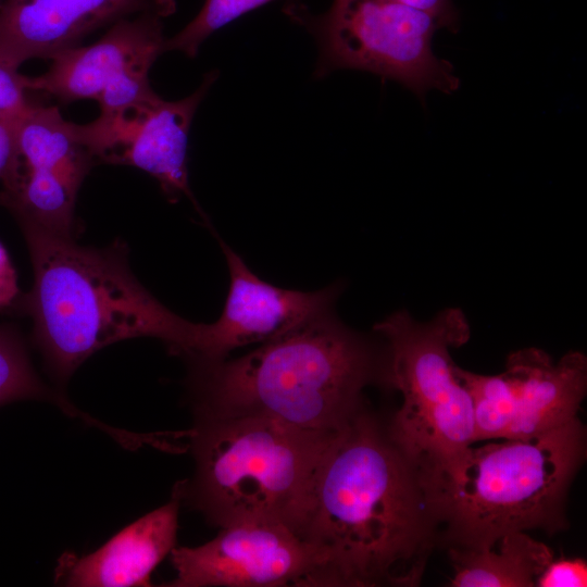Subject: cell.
Segmentation results:
<instances>
[{"mask_svg":"<svg viewBox=\"0 0 587 587\" xmlns=\"http://www.w3.org/2000/svg\"><path fill=\"white\" fill-rule=\"evenodd\" d=\"M384 339L380 379L400 391L402 404L387 427L419 470L446 463L475 444L471 395L457 373L450 348L470 338L460 309L427 323L397 311L374 326Z\"/></svg>","mask_w":587,"mask_h":587,"instance_id":"6","label":"cell"},{"mask_svg":"<svg viewBox=\"0 0 587 587\" xmlns=\"http://www.w3.org/2000/svg\"><path fill=\"white\" fill-rule=\"evenodd\" d=\"M21 116L11 117L0 115V178L13 159L16 146L17 123Z\"/></svg>","mask_w":587,"mask_h":587,"instance_id":"23","label":"cell"},{"mask_svg":"<svg viewBox=\"0 0 587 587\" xmlns=\"http://www.w3.org/2000/svg\"><path fill=\"white\" fill-rule=\"evenodd\" d=\"M170 554L176 575L165 586H325L322 552L279 522L233 523L210 541Z\"/></svg>","mask_w":587,"mask_h":587,"instance_id":"11","label":"cell"},{"mask_svg":"<svg viewBox=\"0 0 587 587\" xmlns=\"http://www.w3.org/2000/svg\"><path fill=\"white\" fill-rule=\"evenodd\" d=\"M382 358L329 309L239 358L190 361L196 416L253 415L333 433L363 407Z\"/></svg>","mask_w":587,"mask_h":587,"instance_id":"3","label":"cell"},{"mask_svg":"<svg viewBox=\"0 0 587 587\" xmlns=\"http://www.w3.org/2000/svg\"><path fill=\"white\" fill-rule=\"evenodd\" d=\"M585 454L577 417L529 438L471 445L419 474L449 547L485 548L512 532L564 529L566 494Z\"/></svg>","mask_w":587,"mask_h":587,"instance_id":"4","label":"cell"},{"mask_svg":"<svg viewBox=\"0 0 587 587\" xmlns=\"http://www.w3.org/2000/svg\"><path fill=\"white\" fill-rule=\"evenodd\" d=\"M34 285L21 305L50 375L64 385L95 352L114 342L151 337L171 353H193L200 323L162 304L133 274L121 242L80 246L74 238L22 226Z\"/></svg>","mask_w":587,"mask_h":587,"instance_id":"2","label":"cell"},{"mask_svg":"<svg viewBox=\"0 0 587 587\" xmlns=\"http://www.w3.org/2000/svg\"><path fill=\"white\" fill-rule=\"evenodd\" d=\"M229 289L220 317L200 323L195 351L188 360H221L240 348L270 341L333 309L340 294L334 284L316 291L285 289L262 280L223 240Z\"/></svg>","mask_w":587,"mask_h":587,"instance_id":"13","label":"cell"},{"mask_svg":"<svg viewBox=\"0 0 587 587\" xmlns=\"http://www.w3.org/2000/svg\"><path fill=\"white\" fill-rule=\"evenodd\" d=\"M182 491L121 529L96 551L66 552L55 567V583L74 587L151 586L150 576L175 547Z\"/></svg>","mask_w":587,"mask_h":587,"instance_id":"15","label":"cell"},{"mask_svg":"<svg viewBox=\"0 0 587 587\" xmlns=\"http://www.w3.org/2000/svg\"><path fill=\"white\" fill-rule=\"evenodd\" d=\"M95 163L74 123L55 107L32 103L18 118L14 155L0 178V207L20 227L74 238L77 193Z\"/></svg>","mask_w":587,"mask_h":587,"instance_id":"9","label":"cell"},{"mask_svg":"<svg viewBox=\"0 0 587 587\" xmlns=\"http://www.w3.org/2000/svg\"><path fill=\"white\" fill-rule=\"evenodd\" d=\"M18 400L48 401L68 415L84 416L63 395L41 380L20 333L0 324V407Z\"/></svg>","mask_w":587,"mask_h":587,"instance_id":"17","label":"cell"},{"mask_svg":"<svg viewBox=\"0 0 587 587\" xmlns=\"http://www.w3.org/2000/svg\"><path fill=\"white\" fill-rule=\"evenodd\" d=\"M22 299L15 267L0 241V310L18 307Z\"/></svg>","mask_w":587,"mask_h":587,"instance_id":"22","label":"cell"},{"mask_svg":"<svg viewBox=\"0 0 587 587\" xmlns=\"http://www.w3.org/2000/svg\"><path fill=\"white\" fill-rule=\"evenodd\" d=\"M436 529L417 467L362 407L332 436L299 530L325 586H416Z\"/></svg>","mask_w":587,"mask_h":587,"instance_id":"1","label":"cell"},{"mask_svg":"<svg viewBox=\"0 0 587 587\" xmlns=\"http://www.w3.org/2000/svg\"><path fill=\"white\" fill-rule=\"evenodd\" d=\"M551 549L526 532H512L485 548L449 547L453 587H535Z\"/></svg>","mask_w":587,"mask_h":587,"instance_id":"16","label":"cell"},{"mask_svg":"<svg viewBox=\"0 0 587 587\" xmlns=\"http://www.w3.org/2000/svg\"><path fill=\"white\" fill-rule=\"evenodd\" d=\"M145 12L122 18L95 43L52 58L42 75H23L26 90L48 92L61 102L96 100L100 117H111L158 97L148 74L163 53V18Z\"/></svg>","mask_w":587,"mask_h":587,"instance_id":"10","label":"cell"},{"mask_svg":"<svg viewBox=\"0 0 587 587\" xmlns=\"http://www.w3.org/2000/svg\"><path fill=\"white\" fill-rule=\"evenodd\" d=\"M432 15L442 29L457 32L460 26V14L453 0H394Z\"/></svg>","mask_w":587,"mask_h":587,"instance_id":"21","label":"cell"},{"mask_svg":"<svg viewBox=\"0 0 587 587\" xmlns=\"http://www.w3.org/2000/svg\"><path fill=\"white\" fill-rule=\"evenodd\" d=\"M473 409L474 440L529 438L575 419L587 390V358L570 351L558 362L535 347L512 352L503 372L457 367Z\"/></svg>","mask_w":587,"mask_h":587,"instance_id":"8","label":"cell"},{"mask_svg":"<svg viewBox=\"0 0 587 587\" xmlns=\"http://www.w3.org/2000/svg\"><path fill=\"white\" fill-rule=\"evenodd\" d=\"M270 1L272 0H205L191 22L172 38L165 39L163 52L179 51L193 58L201 43L214 32Z\"/></svg>","mask_w":587,"mask_h":587,"instance_id":"18","label":"cell"},{"mask_svg":"<svg viewBox=\"0 0 587 587\" xmlns=\"http://www.w3.org/2000/svg\"><path fill=\"white\" fill-rule=\"evenodd\" d=\"M23 75L17 68L0 62V115L18 117L23 115L30 102L25 95Z\"/></svg>","mask_w":587,"mask_h":587,"instance_id":"20","label":"cell"},{"mask_svg":"<svg viewBox=\"0 0 587 587\" xmlns=\"http://www.w3.org/2000/svg\"><path fill=\"white\" fill-rule=\"evenodd\" d=\"M208 73L186 98L166 101L159 96L111 117L85 125L74 123L77 137L96 162L135 166L155 178L165 197H187L205 218L189 186L187 149L193 115L215 82Z\"/></svg>","mask_w":587,"mask_h":587,"instance_id":"12","label":"cell"},{"mask_svg":"<svg viewBox=\"0 0 587 587\" xmlns=\"http://www.w3.org/2000/svg\"><path fill=\"white\" fill-rule=\"evenodd\" d=\"M174 10L175 0H3L0 62L18 68L29 59H52L100 27L145 12L166 17Z\"/></svg>","mask_w":587,"mask_h":587,"instance_id":"14","label":"cell"},{"mask_svg":"<svg viewBox=\"0 0 587 587\" xmlns=\"http://www.w3.org/2000/svg\"><path fill=\"white\" fill-rule=\"evenodd\" d=\"M288 13L317 42L316 77L364 71L402 85L422 102L429 91L452 93L460 87L453 65L433 50L442 28L425 12L394 0H334L322 14L301 5Z\"/></svg>","mask_w":587,"mask_h":587,"instance_id":"7","label":"cell"},{"mask_svg":"<svg viewBox=\"0 0 587 587\" xmlns=\"http://www.w3.org/2000/svg\"><path fill=\"white\" fill-rule=\"evenodd\" d=\"M3 0H0V4L2 3Z\"/></svg>","mask_w":587,"mask_h":587,"instance_id":"24","label":"cell"},{"mask_svg":"<svg viewBox=\"0 0 587 587\" xmlns=\"http://www.w3.org/2000/svg\"><path fill=\"white\" fill-rule=\"evenodd\" d=\"M335 432L316 433L267 417L196 416L195 458L182 499L220 527L273 521L299 535L311 486Z\"/></svg>","mask_w":587,"mask_h":587,"instance_id":"5","label":"cell"},{"mask_svg":"<svg viewBox=\"0 0 587 587\" xmlns=\"http://www.w3.org/2000/svg\"><path fill=\"white\" fill-rule=\"evenodd\" d=\"M587 563L582 558L554 557L539 574L535 587H585Z\"/></svg>","mask_w":587,"mask_h":587,"instance_id":"19","label":"cell"}]
</instances>
